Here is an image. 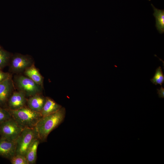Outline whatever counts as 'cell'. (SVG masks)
I'll return each mask as SVG.
<instances>
[{"label": "cell", "mask_w": 164, "mask_h": 164, "mask_svg": "<svg viewBox=\"0 0 164 164\" xmlns=\"http://www.w3.org/2000/svg\"><path fill=\"white\" fill-rule=\"evenodd\" d=\"M24 74L26 76L43 86V77L33 64L25 70Z\"/></svg>", "instance_id": "obj_12"}, {"label": "cell", "mask_w": 164, "mask_h": 164, "mask_svg": "<svg viewBox=\"0 0 164 164\" xmlns=\"http://www.w3.org/2000/svg\"><path fill=\"white\" fill-rule=\"evenodd\" d=\"M15 141L2 138H0V155L10 159L16 153Z\"/></svg>", "instance_id": "obj_7"}, {"label": "cell", "mask_w": 164, "mask_h": 164, "mask_svg": "<svg viewBox=\"0 0 164 164\" xmlns=\"http://www.w3.org/2000/svg\"><path fill=\"white\" fill-rule=\"evenodd\" d=\"M10 57L9 53L0 46V69L7 64Z\"/></svg>", "instance_id": "obj_16"}, {"label": "cell", "mask_w": 164, "mask_h": 164, "mask_svg": "<svg viewBox=\"0 0 164 164\" xmlns=\"http://www.w3.org/2000/svg\"><path fill=\"white\" fill-rule=\"evenodd\" d=\"M39 143V139H35L27 150L25 156L29 164H33L36 162L37 158V151Z\"/></svg>", "instance_id": "obj_14"}, {"label": "cell", "mask_w": 164, "mask_h": 164, "mask_svg": "<svg viewBox=\"0 0 164 164\" xmlns=\"http://www.w3.org/2000/svg\"><path fill=\"white\" fill-rule=\"evenodd\" d=\"M11 118L12 116L9 111L0 108V123Z\"/></svg>", "instance_id": "obj_18"}, {"label": "cell", "mask_w": 164, "mask_h": 164, "mask_svg": "<svg viewBox=\"0 0 164 164\" xmlns=\"http://www.w3.org/2000/svg\"><path fill=\"white\" fill-rule=\"evenodd\" d=\"M10 159L12 164H29L25 156L21 154H16Z\"/></svg>", "instance_id": "obj_17"}, {"label": "cell", "mask_w": 164, "mask_h": 164, "mask_svg": "<svg viewBox=\"0 0 164 164\" xmlns=\"http://www.w3.org/2000/svg\"><path fill=\"white\" fill-rule=\"evenodd\" d=\"M26 102V95L19 91L13 93L9 97V105L11 110H16L24 107Z\"/></svg>", "instance_id": "obj_8"}, {"label": "cell", "mask_w": 164, "mask_h": 164, "mask_svg": "<svg viewBox=\"0 0 164 164\" xmlns=\"http://www.w3.org/2000/svg\"><path fill=\"white\" fill-rule=\"evenodd\" d=\"M37 94L31 96L27 101L28 107L34 111L40 112L46 101V98Z\"/></svg>", "instance_id": "obj_10"}, {"label": "cell", "mask_w": 164, "mask_h": 164, "mask_svg": "<svg viewBox=\"0 0 164 164\" xmlns=\"http://www.w3.org/2000/svg\"><path fill=\"white\" fill-rule=\"evenodd\" d=\"M13 118L0 123V134L2 138L16 141L23 129Z\"/></svg>", "instance_id": "obj_5"}, {"label": "cell", "mask_w": 164, "mask_h": 164, "mask_svg": "<svg viewBox=\"0 0 164 164\" xmlns=\"http://www.w3.org/2000/svg\"><path fill=\"white\" fill-rule=\"evenodd\" d=\"M13 88L10 77L0 83V104L5 103L11 96Z\"/></svg>", "instance_id": "obj_9"}, {"label": "cell", "mask_w": 164, "mask_h": 164, "mask_svg": "<svg viewBox=\"0 0 164 164\" xmlns=\"http://www.w3.org/2000/svg\"><path fill=\"white\" fill-rule=\"evenodd\" d=\"M66 113V109L62 107L56 112L40 118L35 127L39 138L46 141L50 132L63 121Z\"/></svg>", "instance_id": "obj_1"}, {"label": "cell", "mask_w": 164, "mask_h": 164, "mask_svg": "<svg viewBox=\"0 0 164 164\" xmlns=\"http://www.w3.org/2000/svg\"><path fill=\"white\" fill-rule=\"evenodd\" d=\"M33 63V60L30 56L17 54L12 58L11 68L13 72L19 73L25 70Z\"/></svg>", "instance_id": "obj_6"}, {"label": "cell", "mask_w": 164, "mask_h": 164, "mask_svg": "<svg viewBox=\"0 0 164 164\" xmlns=\"http://www.w3.org/2000/svg\"><path fill=\"white\" fill-rule=\"evenodd\" d=\"M153 8L154 16L155 19V27L159 33L162 34L164 32V10L157 9L151 4Z\"/></svg>", "instance_id": "obj_13"}, {"label": "cell", "mask_w": 164, "mask_h": 164, "mask_svg": "<svg viewBox=\"0 0 164 164\" xmlns=\"http://www.w3.org/2000/svg\"><path fill=\"white\" fill-rule=\"evenodd\" d=\"M62 107L61 105L57 103L53 99L46 97L40 113L43 117L45 116L56 112Z\"/></svg>", "instance_id": "obj_11"}, {"label": "cell", "mask_w": 164, "mask_h": 164, "mask_svg": "<svg viewBox=\"0 0 164 164\" xmlns=\"http://www.w3.org/2000/svg\"><path fill=\"white\" fill-rule=\"evenodd\" d=\"M157 93L158 94L159 97V98H164V88L162 87H161L159 89H157Z\"/></svg>", "instance_id": "obj_20"}, {"label": "cell", "mask_w": 164, "mask_h": 164, "mask_svg": "<svg viewBox=\"0 0 164 164\" xmlns=\"http://www.w3.org/2000/svg\"><path fill=\"white\" fill-rule=\"evenodd\" d=\"M10 77L9 73L3 72L0 69V83Z\"/></svg>", "instance_id": "obj_19"}, {"label": "cell", "mask_w": 164, "mask_h": 164, "mask_svg": "<svg viewBox=\"0 0 164 164\" xmlns=\"http://www.w3.org/2000/svg\"><path fill=\"white\" fill-rule=\"evenodd\" d=\"M39 139L37 132L34 128H26L23 129L16 140V153L25 156L28 149L34 140Z\"/></svg>", "instance_id": "obj_3"}, {"label": "cell", "mask_w": 164, "mask_h": 164, "mask_svg": "<svg viewBox=\"0 0 164 164\" xmlns=\"http://www.w3.org/2000/svg\"><path fill=\"white\" fill-rule=\"evenodd\" d=\"M12 118L22 128H34L43 116L41 113L34 111L29 108L23 107L9 111Z\"/></svg>", "instance_id": "obj_2"}, {"label": "cell", "mask_w": 164, "mask_h": 164, "mask_svg": "<svg viewBox=\"0 0 164 164\" xmlns=\"http://www.w3.org/2000/svg\"><path fill=\"white\" fill-rule=\"evenodd\" d=\"M150 81L155 85L159 84L161 86L164 83V75L160 66L157 68L153 77Z\"/></svg>", "instance_id": "obj_15"}, {"label": "cell", "mask_w": 164, "mask_h": 164, "mask_svg": "<svg viewBox=\"0 0 164 164\" xmlns=\"http://www.w3.org/2000/svg\"><path fill=\"white\" fill-rule=\"evenodd\" d=\"M149 0V1H150L151 0Z\"/></svg>", "instance_id": "obj_21"}, {"label": "cell", "mask_w": 164, "mask_h": 164, "mask_svg": "<svg viewBox=\"0 0 164 164\" xmlns=\"http://www.w3.org/2000/svg\"><path fill=\"white\" fill-rule=\"evenodd\" d=\"M15 80L19 91L23 92L26 96L31 97L40 94L42 92L43 86L26 76H17Z\"/></svg>", "instance_id": "obj_4"}]
</instances>
